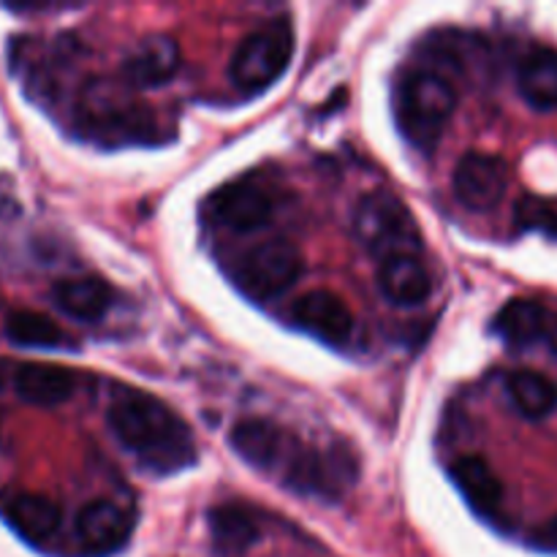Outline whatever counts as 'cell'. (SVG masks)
Here are the masks:
<instances>
[{
  "label": "cell",
  "mask_w": 557,
  "mask_h": 557,
  "mask_svg": "<svg viewBox=\"0 0 557 557\" xmlns=\"http://www.w3.org/2000/svg\"><path fill=\"white\" fill-rule=\"evenodd\" d=\"M506 392L517 411L525 419H547L557 411V384L536 370H515L506 375Z\"/></svg>",
  "instance_id": "ffe728a7"
},
{
  "label": "cell",
  "mask_w": 557,
  "mask_h": 557,
  "mask_svg": "<svg viewBox=\"0 0 557 557\" xmlns=\"http://www.w3.org/2000/svg\"><path fill=\"white\" fill-rule=\"evenodd\" d=\"M275 473L294 493L337 500L357 482L359 462L343 444L332 446V449H315V446H305L302 441L294 438L292 449L283 457Z\"/></svg>",
  "instance_id": "3957f363"
},
{
  "label": "cell",
  "mask_w": 557,
  "mask_h": 557,
  "mask_svg": "<svg viewBox=\"0 0 557 557\" xmlns=\"http://www.w3.org/2000/svg\"><path fill=\"white\" fill-rule=\"evenodd\" d=\"M207 215L215 226L232 228V232H256L270 223L272 201L259 185L239 180V183L212 190L207 199Z\"/></svg>",
  "instance_id": "52a82bcc"
},
{
  "label": "cell",
  "mask_w": 557,
  "mask_h": 557,
  "mask_svg": "<svg viewBox=\"0 0 557 557\" xmlns=\"http://www.w3.org/2000/svg\"><path fill=\"white\" fill-rule=\"evenodd\" d=\"M294 54V27L288 16H275L243 38L234 52L228 74L245 92H261L283 76Z\"/></svg>",
  "instance_id": "277c9868"
},
{
  "label": "cell",
  "mask_w": 557,
  "mask_h": 557,
  "mask_svg": "<svg viewBox=\"0 0 557 557\" xmlns=\"http://www.w3.org/2000/svg\"><path fill=\"white\" fill-rule=\"evenodd\" d=\"M76 384H79V375L74 370L49 362L20 364L14 375V392L20 395V400L38 408H54L71 400Z\"/></svg>",
  "instance_id": "5bb4252c"
},
{
  "label": "cell",
  "mask_w": 557,
  "mask_h": 557,
  "mask_svg": "<svg viewBox=\"0 0 557 557\" xmlns=\"http://www.w3.org/2000/svg\"><path fill=\"white\" fill-rule=\"evenodd\" d=\"M517 87L533 109H557V52L536 49L528 54L517 74Z\"/></svg>",
  "instance_id": "44dd1931"
},
{
  "label": "cell",
  "mask_w": 557,
  "mask_h": 557,
  "mask_svg": "<svg viewBox=\"0 0 557 557\" xmlns=\"http://www.w3.org/2000/svg\"><path fill=\"white\" fill-rule=\"evenodd\" d=\"M107 422L114 438L150 471L177 473L196 462L190 428L150 392L120 389L109 403Z\"/></svg>",
  "instance_id": "6da1fadb"
},
{
  "label": "cell",
  "mask_w": 557,
  "mask_h": 557,
  "mask_svg": "<svg viewBox=\"0 0 557 557\" xmlns=\"http://www.w3.org/2000/svg\"><path fill=\"white\" fill-rule=\"evenodd\" d=\"M212 547L223 557H239L261 539V525L243 504H223L210 511Z\"/></svg>",
  "instance_id": "ac0fdd59"
},
{
  "label": "cell",
  "mask_w": 557,
  "mask_h": 557,
  "mask_svg": "<svg viewBox=\"0 0 557 557\" xmlns=\"http://www.w3.org/2000/svg\"><path fill=\"white\" fill-rule=\"evenodd\" d=\"M52 302L74 321H101L114 305V288L101 277H69L54 283Z\"/></svg>",
  "instance_id": "9a60e30c"
},
{
  "label": "cell",
  "mask_w": 557,
  "mask_h": 557,
  "mask_svg": "<svg viewBox=\"0 0 557 557\" xmlns=\"http://www.w3.org/2000/svg\"><path fill=\"white\" fill-rule=\"evenodd\" d=\"M557 326L555 313L544 308L536 299H511L495 315L493 330L495 335L511 348H528L536 343L549 341L553 330Z\"/></svg>",
  "instance_id": "4fadbf2b"
},
{
  "label": "cell",
  "mask_w": 557,
  "mask_h": 557,
  "mask_svg": "<svg viewBox=\"0 0 557 557\" xmlns=\"http://www.w3.org/2000/svg\"><path fill=\"white\" fill-rule=\"evenodd\" d=\"M457 107V90L444 74L408 71L395 87V117L403 136L419 150H433Z\"/></svg>",
  "instance_id": "7a4b0ae2"
},
{
  "label": "cell",
  "mask_w": 557,
  "mask_h": 557,
  "mask_svg": "<svg viewBox=\"0 0 557 557\" xmlns=\"http://www.w3.org/2000/svg\"><path fill=\"white\" fill-rule=\"evenodd\" d=\"M76 539L90 557L120 553L134 533V515L112 500H90L76 515Z\"/></svg>",
  "instance_id": "ba28073f"
},
{
  "label": "cell",
  "mask_w": 557,
  "mask_h": 557,
  "mask_svg": "<svg viewBox=\"0 0 557 557\" xmlns=\"http://www.w3.org/2000/svg\"><path fill=\"white\" fill-rule=\"evenodd\" d=\"M180 71V47L174 38L147 36L139 47L134 49L128 60H125V76L139 87H158L166 85L174 74Z\"/></svg>",
  "instance_id": "e0dca14e"
},
{
  "label": "cell",
  "mask_w": 557,
  "mask_h": 557,
  "mask_svg": "<svg viewBox=\"0 0 557 557\" xmlns=\"http://www.w3.org/2000/svg\"><path fill=\"white\" fill-rule=\"evenodd\" d=\"M5 337L22 348H54L65 343V332L49 315L36 310H14L5 319Z\"/></svg>",
  "instance_id": "7402d4cb"
},
{
  "label": "cell",
  "mask_w": 557,
  "mask_h": 557,
  "mask_svg": "<svg viewBox=\"0 0 557 557\" xmlns=\"http://www.w3.org/2000/svg\"><path fill=\"white\" fill-rule=\"evenodd\" d=\"M5 9L11 11H69L76 9V5H65V3H9Z\"/></svg>",
  "instance_id": "d4e9b609"
},
{
  "label": "cell",
  "mask_w": 557,
  "mask_h": 557,
  "mask_svg": "<svg viewBox=\"0 0 557 557\" xmlns=\"http://www.w3.org/2000/svg\"><path fill=\"white\" fill-rule=\"evenodd\" d=\"M294 324L326 346H346L354 335V315L348 305L332 292H308L294 302Z\"/></svg>",
  "instance_id": "30bf717a"
},
{
  "label": "cell",
  "mask_w": 557,
  "mask_h": 557,
  "mask_svg": "<svg viewBox=\"0 0 557 557\" xmlns=\"http://www.w3.org/2000/svg\"><path fill=\"white\" fill-rule=\"evenodd\" d=\"M302 275V256L288 239H267L250 248L234 267V283L256 302L281 297Z\"/></svg>",
  "instance_id": "8992f818"
},
{
  "label": "cell",
  "mask_w": 557,
  "mask_h": 557,
  "mask_svg": "<svg viewBox=\"0 0 557 557\" xmlns=\"http://www.w3.org/2000/svg\"><path fill=\"white\" fill-rule=\"evenodd\" d=\"M547 343H549V348H553V354L557 357V326L553 330V335H549Z\"/></svg>",
  "instance_id": "484cf974"
},
{
  "label": "cell",
  "mask_w": 557,
  "mask_h": 557,
  "mask_svg": "<svg viewBox=\"0 0 557 557\" xmlns=\"http://www.w3.org/2000/svg\"><path fill=\"white\" fill-rule=\"evenodd\" d=\"M0 517L9 522L11 531L30 544L47 542L60 528V506L47 495L36 493H3Z\"/></svg>",
  "instance_id": "7c38bea8"
},
{
  "label": "cell",
  "mask_w": 557,
  "mask_h": 557,
  "mask_svg": "<svg viewBox=\"0 0 557 557\" xmlns=\"http://www.w3.org/2000/svg\"><path fill=\"white\" fill-rule=\"evenodd\" d=\"M531 544L542 553H557V515L531 533Z\"/></svg>",
  "instance_id": "cb8c5ba5"
},
{
  "label": "cell",
  "mask_w": 557,
  "mask_h": 557,
  "mask_svg": "<svg viewBox=\"0 0 557 557\" xmlns=\"http://www.w3.org/2000/svg\"><path fill=\"white\" fill-rule=\"evenodd\" d=\"M379 288L392 305L411 308L430 297V275L417 256H392L381 261Z\"/></svg>",
  "instance_id": "d6986e66"
},
{
  "label": "cell",
  "mask_w": 557,
  "mask_h": 557,
  "mask_svg": "<svg viewBox=\"0 0 557 557\" xmlns=\"http://www.w3.org/2000/svg\"><path fill=\"white\" fill-rule=\"evenodd\" d=\"M228 444L248 466L275 473L281 468L283 457L292 449L294 435H288L286 430L277 428L270 419H243L232 428Z\"/></svg>",
  "instance_id": "8fae6325"
},
{
  "label": "cell",
  "mask_w": 557,
  "mask_h": 557,
  "mask_svg": "<svg viewBox=\"0 0 557 557\" xmlns=\"http://www.w3.org/2000/svg\"><path fill=\"white\" fill-rule=\"evenodd\" d=\"M509 188V166L490 152H468L455 169V196L468 210H493Z\"/></svg>",
  "instance_id": "9c48e42d"
},
{
  "label": "cell",
  "mask_w": 557,
  "mask_h": 557,
  "mask_svg": "<svg viewBox=\"0 0 557 557\" xmlns=\"http://www.w3.org/2000/svg\"><path fill=\"white\" fill-rule=\"evenodd\" d=\"M354 232L381 261L392 256H413L422 248V234L411 210L392 194L364 196L354 212Z\"/></svg>",
  "instance_id": "5b68a950"
},
{
  "label": "cell",
  "mask_w": 557,
  "mask_h": 557,
  "mask_svg": "<svg viewBox=\"0 0 557 557\" xmlns=\"http://www.w3.org/2000/svg\"><path fill=\"white\" fill-rule=\"evenodd\" d=\"M517 223L528 232L557 237V210L549 201L539 199V196H522L520 205H517Z\"/></svg>",
  "instance_id": "603a6c76"
},
{
  "label": "cell",
  "mask_w": 557,
  "mask_h": 557,
  "mask_svg": "<svg viewBox=\"0 0 557 557\" xmlns=\"http://www.w3.org/2000/svg\"><path fill=\"white\" fill-rule=\"evenodd\" d=\"M451 482L479 517H495L504 506V484L482 457H460L451 466Z\"/></svg>",
  "instance_id": "2e32d148"
}]
</instances>
